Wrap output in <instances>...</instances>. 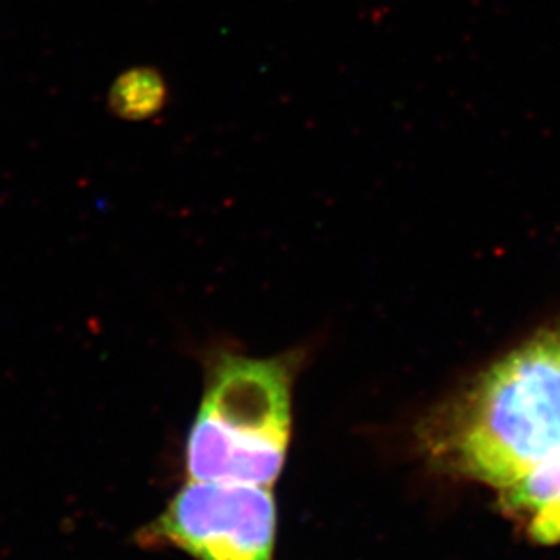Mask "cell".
I'll return each mask as SVG.
<instances>
[{"mask_svg":"<svg viewBox=\"0 0 560 560\" xmlns=\"http://www.w3.org/2000/svg\"><path fill=\"white\" fill-rule=\"evenodd\" d=\"M119 112L130 117L153 114L164 97V84L155 71L136 70L119 79L114 92Z\"/></svg>","mask_w":560,"mask_h":560,"instance_id":"obj_5","label":"cell"},{"mask_svg":"<svg viewBox=\"0 0 560 560\" xmlns=\"http://www.w3.org/2000/svg\"><path fill=\"white\" fill-rule=\"evenodd\" d=\"M301 353L252 359L215 351L186 442L189 480L273 485L284 468L293 425V383Z\"/></svg>","mask_w":560,"mask_h":560,"instance_id":"obj_2","label":"cell"},{"mask_svg":"<svg viewBox=\"0 0 560 560\" xmlns=\"http://www.w3.org/2000/svg\"><path fill=\"white\" fill-rule=\"evenodd\" d=\"M277 504L266 486L189 480L140 534L197 560H273Z\"/></svg>","mask_w":560,"mask_h":560,"instance_id":"obj_3","label":"cell"},{"mask_svg":"<svg viewBox=\"0 0 560 560\" xmlns=\"http://www.w3.org/2000/svg\"><path fill=\"white\" fill-rule=\"evenodd\" d=\"M441 468L501 491L560 453V331H542L491 364L422 424Z\"/></svg>","mask_w":560,"mask_h":560,"instance_id":"obj_1","label":"cell"},{"mask_svg":"<svg viewBox=\"0 0 560 560\" xmlns=\"http://www.w3.org/2000/svg\"><path fill=\"white\" fill-rule=\"evenodd\" d=\"M501 504L526 521L532 539L540 545L560 542V453L501 490Z\"/></svg>","mask_w":560,"mask_h":560,"instance_id":"obj_4","label":"cell"}]
</instances>
